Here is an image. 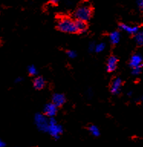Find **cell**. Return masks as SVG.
Wrapping results in <instances>:
<instances>
[{
  "label": "cell",
  "mask_w": 143,
  "mask_h": 147,
  "mask_svg": "<svg viewBox=\"0 0 143 147\" xmlns=\"http://www.w3.org/2000/svg\"><path fill=\"white\" fill-rule=\"evenodd\" d=\"M67 57H70V58H71V59H74V58H76L77 56V54L75 51L73 50H68L67 51Z\"/></svg>",
  "instance_id": "cell-19"
},
{
  "label": "cell",
  "mask_w": 143,
  "mask_h": 147,
  "mask_svg": "<svg viewBox=\"0 0 143 147\" xmlns=\"http://www.w3.org/2000/svg\"><path fill=\"white\" fill-rule=\"evenodd\" d=\"M23 80V78H18L15 79V83H20Z\"/></svg>",
  "instance_id": "cell-24"
},
{
  "label": "cell",
  "mask_w": 143,
  "mask_h": 147,
  "mask_svg": "<svg viewBox=\"0 0 143 147\" xmlns=\"http://www.w3.org/2000/svg\"><path fill=\"white\" fill-rule=\"evenodd\" d=\"M137 5H138V9H140L141 11H142V9H143V0H137Z\"/></svg>",
  "instance_id": "cell-21"
},
{
  "label": "cell",
  "mask_w": 143,
  "mask_h": 147,
  "mask_svg": "<svg viewBox=\"0 0 143 147\" xmlns=\"http://www.w3.org/2000/svg\"><path fill=\"white\" fill-rule=\"evenodd\" d=\"M135 41L138 46H142L143 45V32L142 31H138L136 34H134Z\"/></svg>",
  "instance_id": "cell-15"
},
{
  "label": "cell",
  "mask_w": 143,
  "mask_h": 147,
  "mask_svg": "<svg viewBox=\"0 0 143 147\" xmlns=\"http://www.w3.org/2000/svg\"><path fill=\"white\" fill-rule=\"evenodd\" d=\"M105 49H106V44L103 43V42H101V43H99L97 44V45H96L94 51L97 53H101L103 52Z\"/></svg>",
  "instance_id": "cell-16"
},
{
  "label": "cell",
  "mask_w": 143,
  "mask_h": 147,
  "mask_svg": "<svg viewBox=\"0 0 143 147\" xmlns=\"http://www.w3.org/2000/svg\"><path fill=\"white\" fill-rule=\"evenodd\" d=\"M28 72L29 75L36 76L38 74V70L35 65H30L28 67Z\"/></svg>",
  "instance_id": "cell-17"
},
{
  "label": "cell",
  "mask_w": 143,
  "mask_h": 147,
  "mask_svg": "<svg viewBox=\"0 0 143 147\" xmlns=\"http://www.w3.org/2000/svg\"><path fill=\"white\" fill-rule=\"evenodd\" d=\"M95 46H96V44L94 42H90L89 45H88V50L90 52H93L95 50Z\"/></svg>",
  "instance_id": "cell-20"
},
{
  "label": "cell",
  "mask_w": 143,
  "mask_h": 147,
  "mask_svg": "<svg viewBox=\"0 0 143 147\" xmlns=\"http://www.w3.org/2000/svg\"><path fill=\"white\" fill-rule=\"evenodd\" d=\"M57 113H58V107L53 103H47L43 109V114L45 115L48 118L54 117Z\"/></svg>",
  "instance_id": "cell-5"
},
{
  "label": "cell",
  "mask_w": 143,
  "mask_h": 147,
  "mask_svg": "<svg viewBox=\"0 0 143 147\" xmlns=\"http://www.w3.org/2000/svg\"><path fill=\"white\" fill-rule=\"evenodd\" d=\"M35 123L38 130L48 133L49 126L48 117H47L43 113H37L35 116Z\"/></svg>",
  "instance_id": "cell-4"
},
{
  "label": "cell",
  "mask_w": 143,
  "mask_h": 147,
  "mask_svg": "<svg viewBox=\"0 0 143 147\" xmlns=\"http://www.w3.org/2000/svg\"><path fill=\"white\" fill-rule=\"evenodd\" d=\"M121 34L119 31H114L109 34V41L113 45H116L120 42Z\"/></svg>",
  "instance_id": "cell-13"
},
{
  "label": "cell",
  "mask_w": 143,
  "mask_h": 147,
  "mask_svg": "<svg viewBox=\"0 0 143 147\" xmlns=\"http://www.w3.org/2000/svg\"><path fill=\"white\" fill-rule=\"evenodd\" d=\"M87 94H88V97H91V96H92V90H91L90 89L89 90H88Z\"/></svg>",
  "instance_id": "cell-25"
},
{
  "label": "cell",
  "mask_w": 143,
  "mask_h": 147,
  "mask_svg": "<svg viewBox=\"0 0 143 147\" xmlns=\"http://www.w3.org/2000/svg\"><path fill=\"white\" fill-rule=\"evenodd\" d=\"M93 9L89 4H83L79 5L74 12V18L76 20L84 21L87 22L92 18Z\"/></svg>",
  "instance_id": "cell-2"
},
{
  "label": "cell",
  "mask_w": 143,
  "mask_h": 147,
  "mask_svg": "<svg viewBox=\"0 0 143 147\" xmlns=\"http://www.w3.org/2000/svg\"><path fill=\"white\" fill-rule=\"evenodd\" d=\"M45 84H46L45 80L42 76L35 77V79L33 80V86L35 87V89L38 90L43 89L45 87Z\"/></svg>",
  "instance_id": "cell-12"
},
{
  "label": "cell",
  "mask_w": 143,
  "mask_h": 147,
  "mask_svg": "<svg viewBox=\"0 0 143 147\" xmlns=\"http://www.w3.org/2000/svg\"><path fill=\"white\" fill-rule=\"evenodd\" d=\"M50 2H51L53 5H57L58 2H60V0H51Z\"/></svg>",
  "instance_id": "cell-22"
},
{
  "label": "cell",
  "mask_w": 143,
  "mask_h": 147,
  "mask_svg": "<svg viewBox=\"0 0 143 147\" xmlns=\"http://www.w3.org/2000/svg\"><path fill=\"white\" fill-rule=\"evenodd\" d=\"M51 103H53L57 107H62L66 102V96L64 94H60V93H56L53 94L52 96V100H51Z\"/></svg>",
  "instance_id": "cell-10"
},
{
  "label": "cell",
  "mask_w": 143,
  "mask_h": 147,
  "mask_svg": "<svg viewBox=\"0 0 143 147\" xmlns=\"http://www.w3.org/2000/svg\"><path fill=\"white\" fill-rule=\"evenodd\" d=\"M75 25H76L77 32V34H83L85 33L88 29V23L87 22L81 20H74Z\"/></svg>",
  "instance_id": "cell-11"
},
{
  "label": "cell",
  "mask_w": 143,
  "mask_h": 147,
  "mask_svg": "<svg viewBox=\"0 0 143 147\" xmlns=\"http://www.w3.org/2000/svg\"><path fill=\"white\" fill-rule=\"evenodd\" d=\"M0 147H5V143L0 139Z\"/></svg>",
  "instance_id": "cell-23"
},
{
  "label": "cell",
  "mask_w": 143,
  "mask_h": 147,
  "mask_svg": "<svg viewBox=\"0 0 143 147\" xmlns=\"http://www.w3.org/2000/svg\"><path fill=\"white\" fill-rule=\"evenodd\" d=\"M143 63V58L142 56L139 53H136L131 56L130 59H129V64L131 68L136 67H141L142 66Z\"/></svg>",
  "instance_id": "cell-7"
},
{
  "label": "cell",
  "mask_w": 143,
  "mask_h": 147,
  "mask_svg": "<svg viewBox=\"0 0 143 147\" xmlns=\"http://www.w3.org/2000/svg\"><path fill=\"white\" fill-rule=\"evenodd\" d=\"M88 131L90 132V133L92 136H95V137H97V136H100V130H99V127L96 125H90L89 127H88Z\"/></svg>",
  "instance_id": "cell-14"
},
{
  "label": "cell",
  "mask_w": 143,
  "mask_h": 147,
  "mask_svg": "<svg viewBox=\"0 0 143 147\" xmlns=\"http://www.w3.org/2000/svg\"><path fill=\"white\" fill-rule=\"evenodd\" d=\"M49 126L48 129V133L54 139V140H59L60 136L62 135L64 132L63 126L58 123V122L54 119V117L48 118Z\"/></svg>",
  "instance_id": "cell-3"
},
{
  "label": "cell",
  "mask_w": 143,
  "mask_h": 147,
  "mask_svg": "<svg viewBox=\"0 0 143 147\" xmlns=\"http://www.w3.org/2000/svg\"><path fill=\"white\" fill-rule=\"evenodd\" d=\"M119 28L121 31L126 32L128 34L134 35L139 31V26L138 25H129L125 23H120L119 24Z\"/></svg>",
  "instance_id": "cell-8"
},
{
  "label": "cell",
  "mask_w": 143,
  "mask_h": 147,
  "mask_svg": "<svg viewBox=\"0 0 143 147\" xmlns=\"http://www.w3.org/2000/svg\"><path fill=\"white\" fill-rule=\"evenodd\" d=\"M118 63H119V59L115 55H111L106 61V71L109 73H112L115 71L117 68Z\"/></svg>",
  "instance_id": "cell-6"
},
{
  "label": "cell",
  "mask_w": 143,
  "mask_h": 147,
  "mask_svg": "<svg viewBox=\"0 0 143 147\" xmlns=\"http://www.w3.org/2000/svg\"><path fill=\"white\" fill-rule=\"evenodd\" d=\"M57 28L60 32L68 34H77L75 22L68 16H61L57 22Z\"/></svg>",
  "instance_id": "cell-1"
},
{
  "label": "cell",
  "mask_w": 143,
  "mask_h": 147,
  "mask_svg": "<svg viewBox=\"0 0 143 147\" xmlns=\"http://www.w3.org/2000/svg\"><path fill=\"white\" fill-rule=\"evenodd\" d=\"M122 86V80L120 78H115L112 81L110 86V92L111 94L116 95L120 93L121 88Z\"/></svg>",
  "instance_id": "cell-9"
},
{
  "label": "cell",
  "mask_w": 143,
  "mask_h": 147,
  "mask_svg": "<svg viewBox=\"0 0 143 147\" xmlns=\"http://www.w3.org/2000/svg\"><path fill=\"white\" fill-rule=\"evenodd\" d=\"M142 66L136 67L132 68V74L135 76L139 75L142 73Z\"/></svg>",
  "instance_id": "cell-18"
},
{
  "label": "cell",
  "mask_w": 143,
  "mask_h": 147,
  "mask_svg": "<svg viewBox=\"0 0 143 147\" xmlns=\"http://www.w3.org/2000/svg\"><path fill=\"white\" fill-rule=\"evenodd\" d=\"M132 91H129V93H128V94H127V95H128V96H132Z\"/></svg>",
  "instance_id": "cell-26"
}]
</instances>
